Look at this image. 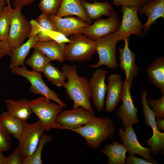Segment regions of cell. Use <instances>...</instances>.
<instances>
[{"instance_id":"cell-1","label":"cell","mask_w":164,"mask_h":164,"mask_svg":"<svg viewBox=\"0 0 164 164\" xmlns=\"http://www.w3.org/2000/svg\"><path fill=\"white\" fill-rule=\"evenodd\" d=\"M77 67L75 65L64 64L61 68L67 80L63 87L69 99L73 102L72 109L82 107L94 114L91 103V91L87 78L80 77L77 73Z\"/></svg>"},{"instance_id":"cell-2","label":"cell","mask_w":164,"mask_h":164,"mask_svg":"<svg viewBox=\"0 0 164 164\" xmlns=\"http://www.w3.org/2000/svg\"><path fill=\"white\" fill-rule=\"evenodd\" d=\"M115 130L114 124L110 118L94 115L84 126L71 131L82 136L88 147L97 149L105 141L113 137Z\"/></svg>"},{"instance_id":"cell-3","label":"cell","mask_w":164,"mask_h":164,"mask_svg":"<svg viewBox=\"0 0 164 164\" xmlns=\"http://www.w3.org/2000/svg\"><path fill=\"white\" fill-rule=\"evenodd\" d=\"M51 100L43 96L29 101L32 112L37 116L45 131L47 132L52 128L62 129L56 118L63 108Z\"/></svg>"},{"instance_id":"cell-4","label":"cell","mask_w":164,"mask_h":164,"mask_svg":"<svg viewBox=\"0 0 164 164\" xmlns=\"http://www.w3.org/2000/svg\"><path fill=\"white\" fill-rule=\"evenodd\" d=\"M70 41L65 47L64 56L69 61L82 62L90 60L96 52L95 40L82 33L71 35Z\"/></svg>"},{"instance_id":"cell-5","label":"cell","mask_w":164,"mask_h":164,"mask_svg":"<svg viewBox=\"0 0 164 164\" xmlns=\"http://www.w3.org/2000/svg\"><path fill=\"white\" fill-rule=\"evenodd\" d=\"M122 40L120 35L115 32L95 40L99 61L96 63L91 65L90 68H96L105 66L111 69L118 68L116 45L118 42Z\"/></svg>"},{"instance_id":"cell-6","label":"cell","mask_w":164,"mask_h":164,"mask_svg":"<svg viewBox=\"0 0 164 164\" xmlns=\"http://www.w3.org/2000/svg\"><path fill=\"white\" fill-rule=\"evenodd\" d=\"M11 70L13 73L24 77L29 81L31 84L29 90L31 92L41 95L56 102L63 108L67 107V105L60 99L56 92L50 88L45 83L40 73L34 70L29 71L24 65Z\"/></svg>"},{"instance_id":"cell-7","label":"cell","mask_w":164,"mask_h":164,"mask_svg":"<svg viewBox=\"0 0 164 164\" xmlns=\"http://www.w3.org/2000/svg\"><path fill=\"white\" fill-rule=\"evenodd\" d=\"M147 94L148 92L143 89L141 94L142 107L145 123L151 128L153 134L151 137L147 139L146 144L150 147L151 154L152 156H156L161 151L162 153L164 152V133L160 132L157 127L154 113L147 102Z\"/></svg>"},{"instance_id":"cell-8","label":"cell","mask_w":164,"mask_h":164,"mask_svg":"<svg viewBox=\"0 0 164 164\" xmlns=\"http://www.w3.org/2000/svg\"><path fill=\"white\" fill-rule=\"evenodd\" d=\"M21 8L13 9L7 42L12 48H16L29 38L31 30L29 21L23 15Z\"/></svg>"},{"instance_id":"cell-9","label":"cell","mask_w":164,"mask_h":164,"mask_svg":"<svg viewBox=\"0 0 164 164\" xmlns=\"http://www.w3.org/2000/svg\"><path fill=\"white\" fill-rule=\"evenodd\" d=\"M23 122L24 129L18 147L26 158L35 151L45 130L39 120L32 123Z\"/></svg>"},{"instance_id":"cell-10","label":"cell","mask_w":164,"mask_h":164,"mask_svg":"<svg viewBox=\"0 0 164 164\" xmlns=\"http://www.w3.org/2000/svg\"><path fill=\"white\" fill-rule=\"evenodd\" d=\"M120 24L117 14L113 10L108 18L98 19L92 24L83 28L81 33L89 39L96 40L115 32Z\"/></svg>"},{"instance_id":"cell-11","label":"cell","mask_w":164,"mask_h":164,"mask_svg":"<svg viewBox=\"0 0 164 164\" xmlns=\"http://www.w3.org/2000/svg\"><path fill=\"white\" fill-rule=\"evenodd\" d=\"M132 83L125 80L121 101L122 103L116 113L121 120L123 127H126L140 122L137 114L139 110L134 105L131 93Z\"/></svg>"},{"instance_id":"cell-12","label":"cell","mask_w":164,"mask_h":164,"mask_svg":"<svg viewBox=\"0 0 164 164\" xmlns=\"http://www.w3.org/2000/svg\"><path fill=\"white\" fill-rule=\"evenodd\" d=\"M94 115L84 107H80L62 111L57 116L56 121L61 126L62 129L71 130L84 125Z\"/></svg>"},{"instance_id":"cell-13","label":"cell","mask_w":164,"mask_h":164,"mask_svg":"<svg viewBox=\"0 0 164 164\" xmlns=\"http://www.w3.org/2000/svg\"><path fill=\"white\" fill-rule=\"evenodd\" d=\"M138 9L136 7L126 5L121 6L122 21L120 26L116 31L122 38L129 37L131 34L138 36L142 35L143 25L137 15Z\"/></svg>"},{"instance_id":"cell-14","label":"cell","mask_w":164,"mask_h":164,"mask_svg":"<svg viewBox=\"0 0 164 164\" xmlns=\"http://www.w3.org/2000/svg\"><path fill=\"white\" fill-rule=\"evenodd\" d=\"M118 129L119 136L121 141L127 148L130 155H138L153 164H158L150 153V149L143 146L139 143L132 125Z\"/></svg>"},{"instance_id":"cell-15","label":"cell","mask_w":164,"mask_h":164,"mask_svg":"<svg viewBox=\"0 0 164 164\" xmlns=\"http://www.w3.org/2000/svg\"><path fill=\"white\" fill-rule=\"evenodd\" d=\"M107 71L98 69L93 74L89 81L91 91V99L96 110L101 112L104 108V100L107 90L105 79Z\"/></svg>"},{"instance_id":"cell-16","label":"cell","mask_w":164,"mask_h":164,"mask_svg":"<svg viewBox=\"0 0 164 164\" xmlns=\"http://www.w3.org/2000/svg\"><path fill=\"white\" fill-rule=\"evenodd\" d=\"M107 94L104 102L107 112L111 113L121 100L123 82L121 76L117 73H111L108 77Z\"/></svg>"},{"instance_id":"cell-17","label":"cell","mask_w":164,"mask_h":164,"mask_svg":"<svg viewBox=\"0 0 164 164\" xmlns=\"http://www.w3.org/2000/svg\"><path fill=\"white\" fill-rule=\"evenodd\" d=\"M129 38L124 39V46L122 48L118 47V49L120 52L119 66L125 74V80L132 83L138 75V67L135 63L136 53L131 51L129 47Z\"/></svg>"},{"instance_id":"cell-18","label":"cell","mask_w":164,"mask_h":164,"mask_svg":"<svg viewBox=\"0 0 164 164\" xmlns=\"http://www.w3.org/2000/svg\"><path fill=\"white\" fill-rule=\"evenodd\" d=\"M48 16L54 23L58 31L67 37L81 33L83 29L89 25L81 19L73 16L63 18L56 15Z\"/></svg>"},{"instance_id":"cell-19","label":"cell","mask_w":164,"mask_h":164,"mask_svg":"<svg viewBox=\"0 0 164 164\" xmlns=\"http://www.w3.org/2000/svg\"><path fill=\"white\" fill-rule=\"evenodd\" d=\"M138 10L141 15L144 14L148 19L143 25L144 31L142 35H143L157 19L160 18L164 19V0H149Z\"/></svg>"},{"instance_id":"cell-20","label":"cell","mask_w":164,"mask_h":164,"mask_svg":"<svg viewBox=\"0 0 164 164\" xmlns=\"http://www.w3.org/2000/svg\"><path fill=\"white\" fill-rule=\"evenodd\" d=\"M65 43H60L53 40L38 41L32 48L43 53L51 61L56 60L63 63L66 60L64 56Z\"/></svg>"},{"instance_id":"cell-21","label":"cell","mask_w":164,"mask_h":164,"mask_svg":"<svg viewBox=\"0 0 164 164\" xmlns=\"http://www.w3.org/2000/svg\"><path fill=\"white\" fill-rule=\"evenodd\" d=\"M71 15L77 16L89 25L92 23L91 19L82 5L80 0H62L59 9L56 15L63 17Z\"/></svg>"},{"instance_id":"cell-22","label":"cell","mask_w":164,"mask_h":164,"mask_svg":"<svg viewBox=\"0 0 164 164\" xmlns=\"http://www.w3.org/2000/svg\"><path fill=\"white\" fill-rule=\"evenodd\" d=\"M150 81L164 94V57L155 58L146 69Z\"/></svg>"},{"instance_id":"cell-23","label":"cell","mask_w":164,"mask_h":164,"mask_svg":"<svg viewBox=\"0 0 164 164\" xmlns=\"http://www.w3.org/2000/svg\"><path fill=\"white\" fill-rule=\"evenodd\" d=\"M29 101L26 99L16 100L9 99L5 100L7 111L23 121H27L32 113Z\"/></svg>"},{"instance_id":"cell-24","label":"cell","mask_w":164,"mask_h":164,"mask_svg":"<svg viewBox=\"0 0 164 164\" xmlns=\"http://www.w3.org/2000/svg\"><path fill=\"white\" fill-rule=\"evenodd\" d=\"M39 41L36 35L32 36L28 40L16 48H12L11 62L9 67L11 69L24 65V62L29 51L36 43Z\"/></svg>"},{"instance_id":"cell-25","label":"cell","mask_w":164,"mask_h":164,"mask_svg":"<svg viewBox=\"0 0 164 164\" xmlns=\"http://www.w3.org/2000/svg\"><path fill=\"white\" fill-rule=\"evenodd\" d=\"M112 144L105 145L101 150L102 153L108 158V164H123L126 160L128 150L123 144L116 141H112Z\"/></svg>"},{"instance_id":"cell-26","label":"cell","mask_w":164,"mask_h":164,"mask_svg":"<svg viewBox=\"0 0 164 164\" xmlns=\"http://www.w3.org/2000/svg\"><path fill=\"white\" fill-rule=\"evenodd\" d=\"M81 3L91 19H97L101 16H110L113 10L111 4L108 2H99L94 1L90 3L80 0Z\"/></svg>"},{"instance_id":"cell-27","label":"cell","mask_w":164,"mask_h":164,"mask_svg":"<svg viewBox=\"0 0 164 164\" xmlns=\"http://www.w3.org/2000/svg\"><path fill=\"white\" fill-rule=\"evenodd\" d=\"M0 120L9 134L19 140L23 131L24 122L15 117L7 111L0 114Z\"/></svg>"},{"instance_id":"cell-28","label":"cell","mask_w":164,"mask_h":164,"mask_svg":"<svg viewBox=\"0 0 164 164\" xmlns=\"http://www.w3.org/2000/svg\"><path fill=\"white\" fill-rule=\"evenodd\" d=\"M31 30L29 36L36 35L39 32L46 30L58 31L53 21L48 16L42 13L36 19H32L29 21Z\"/></svg>"},{"instance_id":"cell-29","label":"cell","mask_w":164,"mask_h":164,"mask_svg":"<svg viewBox=\"0 0 164 164\" xmlns=\"http://www.w3.org/2000/svg\"><path fill=\"white\" fill-rule=\"evenodd\" d=\"M13 9L5 6L0 12V40L7 42Z\"/></svg>"},{"instance_id":"cell-30","label":"cell","mask_w":164,"mask_h":164,"mask_svg":"<svg viewBox=\"0 0 164 164\" xmlns=\"http://www.w3.org/2000/svg\"><path fill=\"white\" fill-rule=\"evenodd\" d=\"M42 73L49 81L57 87H63L66 82V77L64 73L50 62L46 65Z\"/></svg>"},{"instance_id":"cell-31","label":"cell","mask_w":164,"mask_h":164,"mask_svg":"<svg viewBox=\"0 0 164 164\" xmlns=\"http://www.w3.org/2000/svg\"><path fill=\"white\" fill-rule=\"evenodd\" d=\"M33 53L26 61V63L34 71L41 73L51 61L42 51L34 49Z\"/></svg>"},{"instance_id":"cell-32","label":"cell","mask_w":164,"mask_h":164,"mask_svg":"<svg viewBox=\"0 0 164 164\" xmlns=\"http://www.w3.org/2000/svg\"><path fill=\"white\" fill-rule=\"evenodd\" d=\"M53 139L52 135L44 134L41 137L35 151L31 155L24 159L22 164H42L43 161L41 154L44 145L46 143L51 141Z\"/></svg>"},{"instance_id":"cell-33","label":"cell","mask_w":164,"mask_h":164,"mask_svg":"<svg viewBox=\"0 0 164 164\" xmlns=\"http://www.w3.org/2000/svg\"><path fill=\"white\" fill-rule=\"evenodd\" d=\"M62 0H40L39 9L42 13L49 15H56L60 7Z\"/></svg>"},{"instance_id":"cell-34","label":"cell","mask_w":164,"mask_h":164,"mask_svg":"<svg viewBox=\"0 0 164 164\" xmlns=\"http://www.w3.org/2000/svg\"><path fill=\"white\" fill-rule=\"evenodd\" d=\"M147 103L157 119L164 118V94L157 99H147Z\"/></svg>"},{"instance_id":"cell-35","label":"cell","mask_w":164,"mask_h":164,"mask_svg":"<svg viewBox=\"0 0 164 164\" xmlns=\"http://www.w3.org/2000/svg\"><path fill=\"white\" fill-rule=\"evenodd\" d=\"M10 135L0 120V150L3 152L9 150L12 146Z\"/></svg>"},{"instance_id":"cell-36","label":"cell","mask_w":164,"mask_h":164,"mask_svg":"<svg viewBox=\"0 0 164 164\" xmlns=\"http://www.w3.org/2000/svg\"><path fill=\"white\" fill-rule=\"evenodd\" d=\"M25 158L17 147L14 148L9 155L5 157V164H22Z\"/></svg>"},{"instance_id":"cell-37","label":"cell","mask_w":164,"mask_h":164,"mask_svg":"<svg viewBox=\"0 0 164 164\" xmlns=\"http://www.w3.org/2000/svg\"><path fill=\"white\" fill-rule=\"evenodd\" d=\"M149 0H114L113 3L117 5H126L135 7L138 9L142 8Z\"/></svg>"},{"instance_id":"cell-38","label":"cell","mask_w":164,"mask_h":164,"mask_svg":"<svg viewBox=\"0 0 164 164\" xmlns=\"http://www.w3.org/2000/svg\"><path fill=\"white\" fill-rule=\"evenodd\" d=\"M39 32L47 35L52 40L59 43H69L70 41V39L68 38L67 36L58 31L46 30Z\"/></svg>"},{"instance_id":"cell-39","label":"cell","mask_w":164,"mask_h":164,"mask_svg":"<svg viewBox=\"0 0 164 164\" xmlns=\"http://www.w3.org/2000/svg\"><path fill=\"white\" fill-rule=\"evenodd\" d=\"M125 164H153L144 159L138 158L134 155H130L126 159Z\"/></svg>"},{"instance_id":"cell-40","label":"cell","mask_w":164,"mask_h":164,"mask_svg":"<svg viewBox=\"0 0 164 164\" xmlns=\"http://www.w3.org/2000/svg\"><path fill=\"white\" fill-rule=\"evenodd\" d=\"M12 48L8 42L0 40V59L6 56H10Z\"/></svg>"},{"instance_id":"cell-41","label":"cell","mask_w":164,"mask_h":164,"mask_svg":"<svg viewBox=\"0 0 164 164\" xmlns=\"http://www.w3.org/2000/svg\"><path fill=\"white\" fill-rule=\"evenodd\" d=\"M37 0H14L12 6L14 8L19 7L21 8L25 6L29 5Z\"/></svg>"},{"instance_id":"cell-42","label":"cell","mask_w":164,"mask_h":164,"mask_svg":"<svg viewBox=\"0 0 164 164\" xmlns=\"http://www.w3.org/2000/svg\"><path fill=\"white\" fill-rule=\"evenodd\" d=\"M156 124L157 128L159 129L164 130V118L159 119L156 121Z\"/></svg>"},{"instance_id":"cell-43","label":"cell","mask_w":164,"mask_h":164,"mask_svg":"<svg viewBox=\"0 0 164 164\" xmlns=\"http://www.w3.org/2000/svg\"><path fill=\"white\" fill-rule=\"evenodd\" d=\"M2 152L0 150V164H5V157Z\"/></svg>"},{"instance_id":"cell-44","label":"cell","mask_w":164,"mask_h":164,"mask_svg":"<svg viewBox=\"0 0 164 164\" xmlns=\"http://www.w3.org/2000/svg\"><path fill=\"white\" fill-rule=\"evenodd\" d=\"M6 2L5 0H0V8L5 6Z\"/></svg>"},{"instance_id":"cell-45","label":"cell","mask_w":164,"mask_h":164,"mask_svg":"<svg viewBox=\"0 0 164 164\" xmlns=\"http://www.w3.org/2000/svg\"><path fill=\"white\" fill-rule=\"evenodd\" d=\"M5 1L6 3L7 4V5L9 6H11L10 0H5Z\"/></svg>"},{"instance_id":"cell-46","label":"cell","mask_w":164,"mask_h":164,"mask_svg":"<svg viewBox=\"0 0 164 164\" xmlns=\"http://www.w3.org/2000/svg\"><path fill=\"white\" fill-rule=\"evenodd\" d=\"M2 8H0V12L1 11V9H2Z\"/></svg>"},{"instance_id":"cell-47","label":"cell","mask_w":164,"mask_h":164,"mask_svg":"<svg viewBox=\"0 0 164 164\" xmlns=\"http://www.w3.org/2000/svg\"><path fill=\"white\" fill-rule=\"evenodd\" d=\"M150 1H154V0H149Z\"/></svg>"}]
</instances>
